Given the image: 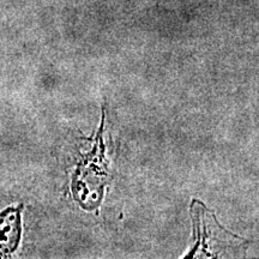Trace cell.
<instances>
[{"mask_svg": "<svg viewBox=\"0 0 259 259\" xmlns=\"http://www.w3.org/2000/svg\"><path fill=\"white\" fill-rule=\"evenodd\" d=\"M21 210L19 206L0 212V258L9 257L17 248L22 231Z\"/></svg>", "mask_w": 259, "mask_h": 259, "instance_id": "1", "label": "cell"}]
</instances>
